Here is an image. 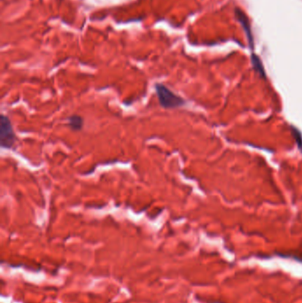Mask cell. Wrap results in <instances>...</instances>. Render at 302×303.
I'll list each match as a JSON object with an SVG mask.
<instances>
[{
    "mask_svg": "<svg viewBox=\"0 0 302 303\" xmlns=\"http://www.w3.org/2000/svg\"><path fill=\"white\" fill-rule=\"evenodd\" d=\"M155 91H156L160 105L165 109L178 108V107L185 105V103H186V101L183 98L172 92L165 85L156 84Z\"/></svg>",
    "mask_w": 302,
    "mask_h": 303,
    "instance_id": "1",
    "label": "cell"
},
{
    "mask_svg": "<svg viewBox=\"0 0 302 303\" xmlns=\"http://www.w3.org/2000/svg\"><path fill=\"white\" fill-rule=\"evenodd\" d=\"M16 135L12 128L8 116L1 114L0 116V145L2 148L12 149L16 143Z\"/></svg>",
    "mask_w": 302,
    "mask_h": 303,
    "instance_id": "2",
    "label": "cell"
},
{
    "mask_svg": "<svg viewBox=\"0 0 302 303\" xmlns=\"http://www.w3.org/2000/svg\"><path fill=\"white\" fill-rule=\"evenodd\" d=\"M68 124L72 130H81L84 127V119L80 115L73 114L68 118Z\"/></svg>",
    "mask_w": 302,
    "mask_h": 303,
    "instance_id": "3",
    "label": "cell"
},
{
    "mask_svg": "<svg viewBox=\"0 0 302 303\" xmlns=\"http://www.w3.org/2000/svg\"><path fill=\"white\" fill-rule=\"evenodd\" d=\"M253 63H254V68L257 69V71H259L260 73L264 76V70H263V68H262V63H261V61L259 60V58L255 57V55L253 56Z\"/></svg>",
    "mask_w": 302,
    "mask_h": 303,
    "instance_id": "4",
    "label": "cell"
}]
</instances>
